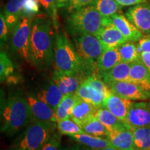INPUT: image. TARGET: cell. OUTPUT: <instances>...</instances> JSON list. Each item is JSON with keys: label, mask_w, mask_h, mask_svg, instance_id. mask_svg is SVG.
Instances as JSON below:
<instances>
[{"label": "cell", "mask_w": 150, "mask_h": 150, "mask_svg": "<svg viewBox=\"0 0 150 150\" xmlns=\"http://www.w3.org/2000/svg\"><path fill=\"white\" fill-rule=\"evenodd\" d=\"M54 24L49 19L37 16L32 20L29 40V61L37 68L47 70L54 63Z\"/></svg>", "instance_id": "6da1fadb"}, {"label": "cell", "mask_w": 150, "mask_h": 150, "mask_svg": "<svg viewBox=\"0 0 150 150\" xmlns=\"http://www.w3.org/2000/svg\"><path fill=\"white\" fill-rule=\"evenodd\" d=\"M1 131L13 136L31 122L27 97L12 95L4 101L1 108Z\"/></svg>", "instance_id": "7a4b0ae2"}, {"label": "cell", "mask_w": 150, "mask_h": 150, "mask_svg": "<svg viewBox=\"0 0 150 150\" xmlns=\"http://www.w3.org/2000/svg\"><path fill=\"white\" fill-rule=\"evenodd\" d=\"M103 17L93 5L80 8L71 13L65 22V28L72 36L97 35L104 27Z\"/></svg>", "instance_id": "3957f363"}, {"label": "cell", "mask_w": 150, "mask_h": 150, "mask_svg": "<svg viewBox=\"0 0 150 150\" xmlns=\"http://www.w3.org/2000/svg\"><path fill=\"white\" fill-rule=\"evenodd\" d=\"M56 129V122H31L14 140L8 150H40Z\"/></svg>", "instance_id": "277c9868"}, {"label": "cell", "mask_w": 150, "mask_h": 150, "mask_svg": "<svg viewBox=\"0 0 150 150\" xmlns=\"http://www.w3.org/2000/svg\"><path fill=\"white\" fill-rule=\"evenodd\" d=\"M74 47L82 64V70L86 76H99L97 62L105 50L96 35H81L73 38Z\"/></svg>", "instance_id": "5b68a950"}, {"label": "cell", "mask_w": 150, "mask_h": 150, "mask_svg": "<svg viewBox=\"0 0 150 150\" xmlns=\"http://www.w3.org/2000/svg\"><path fill=\"white\" fill-rule=\"evenodd\" d=\"M54 65L56 70L63 72H83L76 48L63 32L56 33Z\"/></svg>", "instance_id": "8992f818"}, {"label": "cell", "mask_w": 150, "mask_h": 150, "mask_svg": "<svg viewBox=\"0 0 150 150\" xmlns=\"http://www.w3.org/2000/svg\"><path fill=\"white\" fill-rule=\"evenodd\" d=\"M32 18L22 16L11 32V49L13 52L26 61H29V48L31 32Z\"/></svg>", "instance_id": "52a82bcc"}, {"label": "cell", "mask_w": 150, "mask_h": 150, "mask_svg": "<svg viewBox=\"0 0 150 150\" xmlns=\"http://www.w3.org/2000/svg\"><path fill=\"white\" fill-rule=\"evenodd\" d=\"M111 92L130 100H147L150 99V91L130 81H114L107 83Z\"/></svg>", "instance_id": "ba28073f"}, {"label": "cell", "mask_w": 150, "mask_h": 150, "mask_svg": "<svg viewBox=\"0 0 150 150\" xmlns=\"http://www.w3.org/2000/svg\"><path fill=\"white\" fill-rule=\"evenodd\" d=\"M87 76L83 72L67 73L55 70L52 76V80L59 87L64 95L75 93Z\"/></svg>", "instance_id": "9c48e42d"}, {"label": "cell", "mask_w": 150, "mask_h": 150, "mask_svg": "<svg viewBox=\"0 0 150 150\" xmlns=\"http://www.w3.org/2000/svg\"><path fill=\"white\" fill-rule=\"evenodd\" d=\"M104 26L115 27L130 42H136L142 36V33L135 27L128 18L121 13H117L108 18H103Z\"/></svg>", "instance_id": "30bf717a"}, {"label": "cell", "mask_w": 150, "mask_h": 150, "mask_svg": "<svg viewBox=\"0 0 150 150\" xmlns=\"http://www.w3.org/2000/svg\"><path fill=\"white\" fill-rule=\"evenodd\" d=\"M31 113V122H56L55 110L45 102L39 99L36 96L29 95L27 97Z\"/></svg>", "instance_id": "8fae6325"}, {"label": "cell", "mask_w": 150, "mask_h": 150, "mask_svg": "<svg viewBox=\"0 0 150 150\" xmlns=\"http://www.w3.org/2000/svg\"><path fill=\"white\" fill-rule=\"evenodd\" d=\"M107 139L116 150H136L132 128L128 125L121 128L108 130Z\"/></svg>", "instance_id": "7c38bea8"}, {"label": "cell", "mask_w": 150, "mask_h": 150, "mask_svg": "<svg viewBox=\"0 0 150 150\" xmlns=\"http://www.w3.org/2000/svg\"><path fill=\"white\" fill-rule=\"evenodd\" d=\"M126 17L142 33H150V5L143 3L128 9Z\"/></svg>", "instance_id": "4fadbf2b"}, {"label": "cell", "mask_w": 150, "mask_h": 150, "mask_svg": "<svg viewBox=\"0 0 150 150\" xmlns=\"http://www.w3.org/2000/svg\"><path fill=\"white\" fill-rule=\"evenodd\" d=\"M131 128L150 127V106L145 102H133L126 120Z\"/></svg>", "instance_id": "5bb4252c"}, {"label": "cell", "mask_w": 150, "mask_h": 150, "mask_svg": "<svg viewBox=\"0 0 150 150\" xmlns=\"http://www.w3.org/2000/svg\"><path fill=\"white\" fill-rule=\"evenodd\" d=\"M99 108V107L86 102L78 97L77 100L71 112L70 118L82 127L91 120L96 117Z\"/></svg>", "instance_id": "9a60e30c"}, {"label": "cell", "mask_w": 150, "mask_h": 150, "mask_svg": "<svg viewBox=\"0 0 150 150\" xmlns=\"http://www.w3.org/2000/svg\"><path fill=\"white\" fill-rule=\"evenodd\" d=\"M133 102L123 98L112 92L105 99L102 107L108 109L120 120L125 122Z\"/></svg>", "instance_id": "2e32d148"}, {"label": "cell", "mask_w": 150, "mask_h": 150, "mask_svg": "<svg viewBox=\"0 0 150 150\" xmlns=\"http://www.w3.org/2000/svg\"><path fill=\"white\" fill-rule=\"evenodd\" d=\"M96 36L102 43L104 49L117 48L123 43L128 42L122 33L112 26H104Z\"/></svg>", "instance_id": "e0dca14e"}, {"label": "cell", "mask_w": 150, "mask_h": 150, "mask_svg": "<svg viewBox=\"0 0 150 150\" xmlns=\"http://www.w3.org/2000/svg\"><path fill=\"white\" fill-rule=\"evenodd\" d=\"M25 1L26 0H8L5 4L2 13L10 31L13 30L22 18Z\"/></svg>", "instance_id": "ac0fdd59"}, {"label": "cell", "mask_w": 150, "mask_h": 150, "mask_svg": "<svg viewBox=\"0 0 150 150\" xmlns=\"http://www.w3.org/2000/svg\"><path fill=\"white\" fill-rule=\"evenodd\" d=\"M36 97L56 110L63 99V95L53 81L50 80L42 88L39 90Z\"/></svg>", "instance_id": "d6986e66"}, {"label": "cell", "mask_w": 150, "mask_h": 150, "mask_svg": "<svg viewBox=\"0 0 150 150\" xmlns=\"http://www.w3.org/2000/svg\"><path fill=\"white\" fill-rule=\"evenodd\" d=\"M131 63L120 62L110 70L101 72L99 76L106 83L114 81H130V73Z\"/></svg>", "instance_id": "ffe728a7"}, {"label": "cell", "mask_w": 150, "mask_h": 150, "mask_svg": "<svg viewBox=\"0 0 150 150\" xmlns=\"http://www.w3.org/2000/svg\"><path fill=\"white\" fill-rule=\"evenodd\" d=\"M129 76L131 82L150 91V74L140 59L131 63Z\"/></svg>", "instance_id": "44dd1931"}, {"label": "cell", "mask_w": 150, "mask_h": 150, "mask_svg": "<svg viewBox=\"0 0 150 150\" xmlns=\"http://www.w3.org/2000/svg\"><path fill=\"white\" fill-rule=\"evenodd\" d=\"M75 93L79 98L99 108L102 107L106 99V97L101 92L88 85L85 81L81 84Z\"/></svg>", "instance_id": "7402d4cb"}, {"label": "cell", "mask_w": 150, "mask_h": 150, "mask_svg": "<svg viewBox=\"0 0 150 150\" xmlns=\"http://www.w3.org/2000/svg\"><path fill=\"white\" fill-rule=\"evenodd\" d=\"M120 62V56L117 47L105 49L97 62L99 74L110 70Z\"/></svg>", "instance_id": "603a6c76"}, {"label": "cell", "mask_w": 150, "mask_h": 150, "mask_svg": "<svg viewBox=\"0 0 150 150\" xmlns=\"http://www.w3.org/2000/svg\"><path fill=\"white\" fill-rule=\"evenodd\" d=\"M71 137L78 143L91 148L93 150H99L108 147H112L107 138L91 136L86 133L73 135Z\"/></svg>", "instance_id": "cb8c5ba5"}, {"label": "cell", "mask_w": 150, "mask_h": 150, "mask_svg": "<svg viewBox=\"0 0 150 150\" xmlns=\"http://www.w3.org/2000/svg\"><path fill=\"white\" fill-rule=\"evenodd\" d=\"M77 99L78 96L76 95V93L68 94L63 96L61 102L59 103L55 110L56 122L70 118L71 112Z\"/></svg>", "instance_id": "d4e9b609"}, {"label": "cell", "mask_w": 150, "mask_h": 150, "mask_svg": "<svg viewBox=\"0 0 150 150\" xmlns=\"http://www.w3.org/2000/svg\"><path fill=\"white\" fill-rule=\"evenodd\" d=\"M96 117L107 127L108 130L121 128L127 125L125 122L120 120L111 112L104 107L99 108L97 110Z\"/></svg>", "instance_id": "484cf974"}, {"label": "cell", "mask_w": 150, "mask_h": 150, "mask_svg": "<svg viewBox=\"0 0 150 150\" xmlns=\"http://www.w3.org/2000/svg\"><path fill=\"white\" fill-rule=\"evenodd\" d=\"M121 62L132 63L140 60V53L138 52V47L134 42H126L117 47Z\"/></svg>", "instance_id": "4316f807"}, {"label": "cell", "mask_w": 150, "mask_h": 150, "mask_svg": "<svg viewBox=\"0 0 150 150\" xmlns=\"http://www.w3.org/2000/svg\"><path fill=\"white\" fill-rule=\"evenodd\" d=\"M136 150H150V127L132 128Z\"/></svg>", "instance_id": "83f0119b"}, {"label": "cell", "mask_w": 150, "mask_h": 150, "mask_svg": "<svg viewBox=\"0 0 150 150\" xmlns=\"http://www.w3.org/2000/svg\"><path fill=\"white\" fill-rule=\"evenodd\" d=\"M93 6L103 18L119 13L122 9V6L115 0H97Z\"/></svg>", "instance_id": "f1b7e54d"}, {"label": "cell", "mask_w": 150, "mask_h": 150, "mask_svg": "<svg viewBox=\"0 0 150 150\" xmlns=\"http://www.w3.org/2000/svg\"><path fill=\"white\" fill-rule=\"evenodd\" d=\"M86 134L91 136L107 138L108 129L102 122L95 117L81 127Z\"/></svg>", "instance_id": "f546056e"}, {"label": "cell", "mask_w": 150, "mask_h": 150, "mask_svg": "<svg viewBox=\"0 0 150 150\" xmlns=\"http://www.w3.org/2000/svg\"><path fill=\"white\" fill-rule=\"evenodd\" d=\"M57 131L62 135L72 136L73 135L84 134V131L79 125L74 122L71 118L63 120L56 122Z\"/></svg>", "instance_id": "4dcf8cb0"}, {"label": "cell", "mask_w": 150, "mask_h": 150, "mask_svg": "<svg viewBox=\"0 0 150 150\" xmlns=\"http://www.w3.org/2000/svg\"><path fill=\"white\" fill-rule=\"evenodd\" d=\"M14 72V65L11 60L4 52L0 54V79L1 83L8 80Z\"/></svg>", "instance_id": "1f68e13d"}, {"label": "cell", "mask_w": 150, "mask_h": 150, "mask_svg": "<svg viewBox=\"0 0 150 150\" xmlns=\"http://www.w3.org/2000/svg\"><path fill=\"white\" fill-rule=\"evenodd\" d=\"M88 85L93 86L97 91L101 92L105 97H107L111 93L108 84L106 83L99 76H91L84 81Z\"/></svg>", "instance_id": "d6a6232c"}, {"label": "cell", "mask_w": 150, "mask_h": 150, "mask_svg": "<svg viewBox=\"0 0 150 150\" xmlns=\"http://www.w3.org/2000/svg\"><path fill=\"white\" fill-rule=\"evenodd\" d=\"M40 5L45 10L47 14L52 18L54 27L57 29L58 20H57V5L56 0H39Z\"/></svg>", "instance_id": "836d02e7"}, {"label": "cell", "mask_w": 150, "mask_h": 150, "mask_svg": "<svg viewBox=\"0 0 150 150\" xmlns=\"http://www.w3.org/2000/svg\"><path fill=\"white\" fill-rule=\"evenodd\" d=\"M61 140L62 134L58 131H55L40 150H61Z\"/></svg>", "instance_id": "e575fe53"}, {"label": "cell", "mask_w": 150, "mask_h": 150, "mask_svg": "<svg viewBox=\"0 0 150 150\" xmlns=\"http://www.w3.org/2000/svg\"><path fill=\"white\" fill-rule=\"evenodd\" d=\"M39 0H26L23 8L22 16L33 17L39 12L40 8Z\"/></svg>", "instance_id": "d590c367"}, {"label": "cell", "mask_w": 150, "mask_h": 150, "mask_svg": "<svg viewBox=\"0 0 150 150\" xmlns=\"http://www.w3.org/2000/svg\"><path fill=\"white\" fill-rule=\"evenodd\" d=\"M9 31L10 30L6 22L3 13L1 12V14H0V44H1V48L3 47L6 42L8 40Z\"/></svg>", "instance_id": "8d00e7d4"}, {"label": "cell", "mask_w": 150, "mask_h": 150, "mask_svg": "<svg viewBox=\"0 0 150 150\" xmlns=\"http://www.w3.org/2000/svg\"><path fill=\"white\" fill-rule=\"evenodd\" d=\"M97 0H70L67 5V11L72 13L73 11L89 5H93Z\"/></svg>", "instance_id": "74e56055"}, {"label": "cell", "mask_w": 150, "mask_h": 150, "mask_svg": "<svg viewBox=\"0 0 150 150\" xmlns=\"http://www.w3.org/2000/svg\"><path fill=\"white\" fill-rule=\"evenodd\" d=\"M138 50L140 54L142 52H150V33L142 35L138 40Z\"/></svg>", "instance_id": "f35d334b"}, {"label": "cell", "mask_w": 150, "mask_h": 150, "mask_svg": "<svg viewBox=\"0 0 150 150\" xmlns=\"http://www.w3.org/2000/svg\"><path fill=\"white\" fill-rule=\"evenodd\" d=\"M122 6H131L147 2V0H115Z\"/></svg>", "instance_id": "ab89813d"}, {"label": "cell", "mask_w": 150, "mask_h": 150, "mask_svg": "<svg viewBox=\"0 0 150 150\" xmlns=\"http://www.w3.org/2000/svg\"><path fill=\"white\" fill-rule=\"evenodd\" d=\"M140 59L145 64L150 74V52H142L140 54Z\"/></svg>", "instance_id": "60d3db41"}, {"label": "cell", "mask_w": 150, "mask_h": 150, "mask_svg": "<svg viewBox=\"0 0 150 150\" xmlns=\"http://www.w3.org/2000/svg\"><path fill=\"white\" fill-rule=\"evenodd\" d=\"M61 150H93L91 148L86 147L83 145H76L69 146V147H65L64 148H62Z\"/></svg>", "instance_id": "b9f144b4"}, {"label": "cell", "mask_w": 150, "mask_h": 150, "mask_svg": "<svg viewBox=\"0 0 150 150\" xmlns=\"http://www.w3.org/2000/svg\"><path fill=\"white\" fill-rule=\"evenodd\" d=\"M56 1L58 8H61L67 6L70 0H56Z\"/></svg>", "instance_id": "7bdbcfd3"}, {"label": "cell", "mask_w": 150, "mask_h": 150, "mask_svg": "<svg viewBox=\"0 0 150 150\" xmlns=\"http://www.w3.org/2000/svg\"><path fill=\"white\" fill-rule=\"evenodd\" d=\"M99 150H116V149H114V148L112 147H108L104 148V149H99Z\"/></svg>", "instance_id": "ee69618b"}, {"label": "cell", "mask_w": 150, "mask_h": 150, "mask_svg": "<svg viewBox=\"0 0 150 150\" xmlns=\"http://www.w3.org/2000/svg\"><path fill=\"white\" fill-rule=\"evenodd\" d=\"M149 106H150V102H149Z\"/></svg>", "instance_id": "f6af8a7d"}]
</instances>
